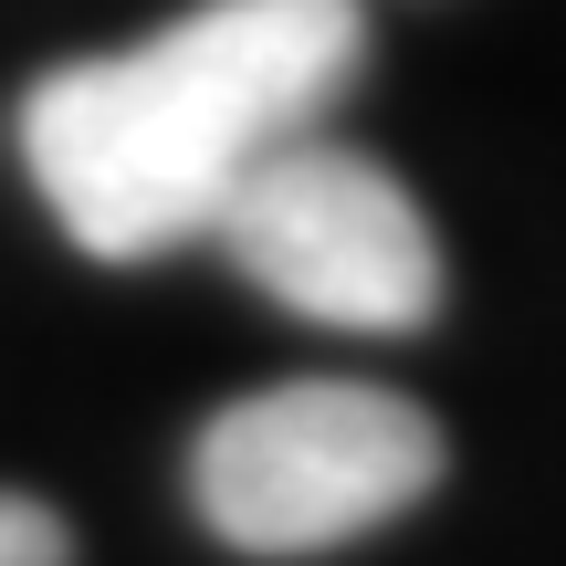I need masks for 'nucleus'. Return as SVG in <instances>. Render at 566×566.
<instances>
[{"label": "nucleus", "instance_id": "3", "mask_svg": "<svg viewBox=\"0 0 566 566\" xmlns=\"http://www.w3.org/2000/svg\"><path fill=\"white\" fill-rule=\"evenodd\" d=\"M221 252L242 283L315 325H357V336H409L441 315V242H430L420 200L357 147H273L221 210Z\"/></svg>", "mask_w": 566, "mask_h": 566}, {"label": "nucleus", "instance_id": "1", "mask_svg": "<svg viewBox=\"0 0 566 566\" xmlns=\"http://www.w3.org/2000/svg\"><path fill=\"white\" fill-rule=\"evenodd\" d=\"M357 53V0H200L137 53L42 74L21 158L95 263H147L221 231L231 189L346 95Z\"/></svg>", "mask_w": 566, "mask_h": 566}, {"label": "nucleus", "instance_id": "2", "mask_svg": "<svg viewBox=\"0 0 566 566\" xmlns=\"http://www.w3.org/2000/svg\"><path fill=\"white\" fill-rule=\"evenodd\" d=\"M441 420L399 388L294 378L263 399H231L189 451V504L242 556H325L399 525L441 483Z\"/></svg>", "mask_w": 566, "mask_h": 566}, {"label": "nucleus", "instance_id": "4", "mask_svg": "<svg viewBox=\"0 0 566 566\" xmlns=\"http://www.w3.org/2000/svg\"><path fill=\"white\" fill-rule=\"evenodd\" d=\"M0 566H74V535H63L53 504L32 493H0Z\"/></svg>", "mask_w": 566, "mask_h": 566}]
</instances>
